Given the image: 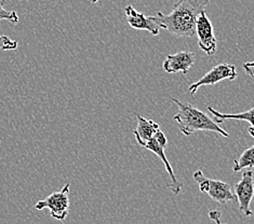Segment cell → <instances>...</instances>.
<instances>
[{
  "label": "cell",
  "instance_id": "cell-1",
  "mask_svg": "<svg viewBox=\"0 0 254 224\" xmlns=\"http://www.w3.org/2000/svg\"><path fill=\"white\" fill-rule=\"evenodd\" d=\"M210 0H177L169 14L157 12L156 19L159 27L177 37L193 38L199 14L209 4Z\"/></svg>",
  "mask_w": 254,
  "mask_h": 224
},
{
  "label": "cell",
  "instance_id": "cell-2",
  "mask_svg": "<svg viewBox=\"0 0 254 224\" xmlns=\"http://www.w3.org/2000/svg\"><path fill=\"white\" fill-rule=\"evenodd\" d=\"M171 100L179 107V112L173 117V120L179 125L181 133L185 136H190L196 132H213L223 137H229L228 133L207 113L199 110L190 102H182L177 98H171Z\"/></svg>",
  "mask_w": 254,
  "mask_h": 224
},
{
  "label": "cell",
  "instance_id": "cell-3",
  "mask_svg": "<svg viewBox=\"0 0 254 224\" xmlns=\"http://www.w3.org/2000/svg\"><path fill=\"white\" fill-rule=\"evenodd\" d=\"M199 190L207 194L219 204H227L229 202H236V197L232 186L221 180H213L205 177L201 171H196L192 175Z\"/></svg>",
  "mask_w": 254,
  "mask_h": 224
},
{
  "label": "cell",
  "instance_id": "cell-4",
  "mask_svg": "<svg viewBox=\"0 0 254 224\" xmlns=\"http://www.w3.org/2000/svg\"><path fill=\"white\" fill-rule=\"evenodd\" d=\"M69 187L70 184H65L61 191L54 192L49 196H47L42 201L36 203L35 208L37 210L49 209L50 215L54 219L59 221H63L68 216L69 210Z\"/></svg>",
  "mask_w": 254,
  "mask_h": 224
},
{
  "label": "cell",
  "instance_id": "cell-5",
  "mask_svg": "<svg viewBox=\"0 0 254 224\" xmlns=\"http://www.w3.org/2000/svg\"><path fill=\"white\" fill-rule=\"evenodd\" d=\"M237 76H238L237 70H236V67L234 65L225 64V63L219 64L214 66V67L209 72H207V74H205L202 78L199 79L197 82L190 84L189 90L191 95H195L199 88L212 87V86H215L216 83L224 80L234 81L235 79L237 78Z\"/></svg>",
  "mask_w": 254,
  "mask_h": 224
},
{
  "label": "cell",
  "instance_id": "cell-6",
  "mask_svg": "<svg viewBox=\"0 0 254 224\" xmlns=\"http://www.w3.org/2000/svg\"><path fill=\"white\" fill-rule=\"evenodd\" d=\"M195 36L198 39L199 47H200L207 55H213L216 52L217 41L214 35L212 23H211L204 10L199 14L197 19Z\"/></svg>",
  "mask_w": 254,
  "mask_h": 224
},
{
  "label": "cell",
  "instance_id": "cell-7",
  "mask_svg": "<svg viewBox=\"0 0 254 224\" xmlns=\"http://www.w3.org/2000/svg\"><path fill=\"white\" fill-rule=\"evenodd\" d=\"M234 194L236 197V202H238L239 210L247 217H251L253 215L250 208V205L253 198L254 193V183H253V172L248 171L243 174V177L239 182L235 185Z\"/></svg>",
  "mask_w": 254,
  "mask_h": 224
},
{
  "label": "cell",
  "instance_id": "cell-8",
  "mask_svg": "<svg viewBox=\"0 0 254 224\" xmlns=\"http://www.w3.org/2000/svg\"><path fill=\"white\" fill-rule=\"evenodd\" d=\"M125 14L127 22L133 29L146 30L153 36L159 35L160 27L156 16H146L130 4L125 8Z\"/></svg>",
  "mask_w": 254,
  "mask_h": 224
},
{
  "label": "cell",
  "instance_id": "cell-9",
  "mask_svg": "<svg viewBox=\"0 0 254 224\" xmlns=\"http://www.w3.org/2000/svg\"><path fill=\"white\" fill-rule=\"evenodd\" d=\"M167 144L168 143L158 142L153 137V139H150V140L146 144H145L143 148L147 149L148 151H150V152L155 153L162 161L163 165H165V167H166V171H167V173L169 175V177H170V179H171V182L168 184V189H170L175 195H178V194H180L181 190L183 189V184L181 183L180 181L178 180L177 176H175V174L173 172V168H172V166L170 164V162H169L168 157L166 155L165 149L167 147Z\"/></svg>",
  "mask_w": 254,
  "mask_h": 224
},
{
  "label": "cell",
  "instance_id": "cell-10",
  "mask_svg": "<svg viewBox=\"0 0 254 224\" xmlns=\"http://www.w3.org/2000/svg\"><path fill=\"white\" fill-rule=\"evenodd\" d=\"M195 63V54L190 51H181L175 54H169L163 62V70L168 74L182 72L187 75Z\"/></svg>",
  "mask_w": 254,
  "mask_h": 224
},
{
  "label": "cell",
  "instance_id": "cell-11",
  "mask_svg": "<svg viewBox=\"0 0 254 224\" xmlns=\"http://www.w3.org/2000/svg\"><path fill=\"white\" fill-rule=\"evenodd\" d=\"M136 118L137 125L136 129L133 131V135L136 139V142L141 147H144L150 139H153L156 133L160 130V126L155 121L145 119L141 114H136Z\"/></svg>",
  "mask_w": 254,
  "mask_h": 224
},
{
  "label": "cell",
  "instance_id": "cell-12",
  "mask_svg": "<svg viewBox=\"0 0 254 224\" xmlns=\"http://www.w3.org/2000/svg\"><path fill=\"white\" fill-rule=\"evenodd\" d=\"M207 109H208V111L214 117V121L217 124H223L225 120H236V121H246V122L250 123V126L254 125V123H253L254 109L253 108H250L249 110L236 113V114H228V113L219 112L212 107H208Z\"/></svg>",
  "mask_w": 254,
  "mask_h": 224
},
{
  "label": "cell",
  "instance_id": "cell-13",
  "mask_svg": "<svg viewBox=\"0 0 254 224\" xmlns=\"http://www.w3.org/2000/svg\"><path fill=\"white\" fill-rule=\"evenodd\" d=\"M253 157H254V147L251 146L248 149H246L243 152V154H241L237 160L234 161V167H233L234 173H238L240 171H243L244 168H252L254 165Z\"/></svg>",
  "mask_w": 254,
  "mask_h": 224
},
{
  "label": "cell",
  "instance_id": "cell-14",
  "mask_svg": "<svg viewBox=\"0 0 254 224\" xmlns=\"http://www.w3.org/2000/svg\"><path fill=\"white\" fill-rule=\"evenodd\" d=\"M5 0H0V21L5 20L13 24L19 23V14L15 11H8L4 9Z\"/></svg>",
  "mask_w": 254,
  "mask_h": 224
},
{
  "label": "cell",
  "instance_id": "cell-15",
  "mask_svg": "<svg viewBox=\"0 0 254 224\" xmlns=\"http://www.w3.org/2000/svg\"><path fill=\"white\" fill-rule=\"evenodd\" d=\"M17 41L12 40L8 36L0 34V50L2 51H13L17 49Z\"/></svg>",
  "mask_w": 254,
  "mask_h": 224
},
{
  "label": "cell",
  "instance_id": "cell-16",
  "mask_svg": "<svg viewBox=\"0 0 254 224\" xmlns=\"http://www.w3.org/2000/svg\"><path fill=\"white\" fill-rule=\"evenodd\" d=\"M221 217H222V215H221L220 211H217V210H211V211H209L210 220H212L215 224H227V223H222Z\"/></svg>",
  "mask_w": 254,
  "mask_h": 224
},
{
  "label": "cell",
  "instance_id": "cell-17",
  "mask_svg": "<svg viewBox=\"0 0 254 224\" xmlns=\"http://www.w3.org/2000/svg\"><path fill=\"white\" fill-rule=\"evenodd\" d=\"M243 67L245 68V71L247 72V74L249 75L251 78H253V77H254V75H253V67H254V65H253V63H252V62H249V63H246V64H244V65H243Z\"/></svg>",
  "mask_w": 254,
  "mask_h": 224
},
{
  "label": "cell",
  "instance_id": "cell-18",
  "mask_svg": "<svg viewBox=\"0 0 254 224\" xmlns=\"http://www.w3.org/2000/svg\"><path fill=\"white\" fill-rule=\"evenodd\" d=\"M249 134L251 137H254V134H253V126H250L249 127Z\"/></svg>",
  "mask_w": 254,
  "mask_h": 224
},
{
  "label": "cell",
  "instance_id": "cell-19",
  "mask_svg": "<svg viewBox=\"0 0 254 224\" xmlns=\"http://www.w3.org/2000/svg\"><path fill=\"white\" fill-rule=\"evenodd\" d=\"M98 1H99V0H92V3H96Z\"/></svg>",
  "mask_w": 254,
  "mask_h": 224
}]
</instances>
